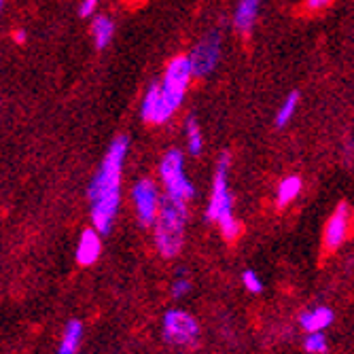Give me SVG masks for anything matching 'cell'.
<instances>
[{"instance_id":"obj_17","label":"cell","mask_w":354,"mask_h":354,"mask_svg":"<svg viewBox=\"0 0 354 354\" xmlns=\"http://www.w3.org/2000/svg\"><path fill=\"white\" fill-rule=\"evenodd\" d=\"M185 136H187V149L191 155H200L202 147H204V138H202V127L198 123V119L189 115L185 121Z\"/></svg>"},{"instance_id":"obj_23","label":"cell","mask_w":354,"mask_h":354,"mask_svg":"<svg viewBox=\"0 0 354 354\" xmlns=\"http://www.w3.org/2000/svg\"><path fill=\"white\" fill-rule=\"evenodd\" d=\"M331 3H333V0H308V3H306V7H308L310 11H320V9L329 7Z\"/></svg>"},{"instance_id":"obj_10","label":"cell","mask_w":354,"mask_h":354,"mask_svg":"<svg viewBox=\"0 0 354 354\" xmlns=\"http://www.w3.org/2000/svg\"><path fill=\"white\" fill-rule=\"evenodd\" d=\"M333 320H335V312L329 306H314L299 314L297 323L306 333H312V331H327L333 325Z\"/></svg>"},{"instance_id":"obj_18","label":"cell","mask_w":354,"mask_h":354,"mask_svg":"<svg viewBox=\"0 0 354 354\" xmlns=\"http://www.w3.org/2000/svg\"><path fill=\"white\" fill-rule=\"evenodd\" d=\"M297 104H299V93L297 91H291L284 98V102L280 104L278 113H276V127H284L288 121L293 119V115L297 111Z\"/></svg>"},{"instance_id":"obj_8","label":"cell","mask_w":354,"mask_h":354,"mask_svg":"<svg viewBox=\"0 0 354 354\" xmlns=\"http://www.w3.org/2000/svg\"><path fill=\"white\" fill-rule=\"evenodd\" d=\"M132 202L136 208V216L140 221L142 227H151L157 218L159 212V204H162V198H159V191L155 187V183L151 178H140L134 189H132Z\"/></svg>"},{"instance_id":"obj_3","label":"cell","mask_w":354,"mask_h":354,"mask_svg":"<svg viewBox=\"0 0 354 354\" xmlns=\"http://www.w3.org/2000/svg\"><path fill=\"white\" fill-rule=\"evenodd\" d=\"M155 227V246L166 259H174L185 246V227H187V204L164 198L159 204Z\"/></svg>"},{"instance_id":"obj_5","label":"cell","mask_w":354,"mask_h":354,"mask_svg":"<svg viewBox=\"0 0 354 354\" xmlns=\"http://www.w3.org/2000/svg\"><path fill=\"white\" fill-rule=\"evenodd\" d=\"M159 176H162L164 189H166V198L187 204L196 196V187L187 178L185 174V155L178 149H170L162 164H159Z\"/></svg>"},{"instance_id":"obj_20","label":"cell","mask_w":354,"mask_h":354,"mask_svg":"<svg viewBox=\"0 0 354 354\" xmlns=\"http://www.w3.org/2000/svg\"><path fill=\"white\" fill-rule=\"evenodd\" d=\"M242 284H244L246 291L252 293V295L263 293V282H261L259 274L252 272V270H244V272H242Z\"/></svg>"},{"instance_id":"obj_24","label":"cell","mask_w":354,"mask_h":354,"mask_svg":"<svg viewBox=\"0 0 354 354\" xmlns=\"http://www.w3.org/2000/svg\"><path fill=\"white\" fill-rule=\"evenodd\" d=\"M13 41L19 43V45L26 43V30H15V32H13Z\"/></svg>"},{"instance_id":"obj_4","label":"cell","mask_w":354,"mask_h":354,"mask_svg":"<svg viewBox=\"0 0 354 354\" xmlns=\"http://www.w3.org/2000/svg\"><path fill=\"white\" fill-rule=\"evenodd\" d=\"M191 77H193V71H191L189 55H174L168 62L164 79L159 81V87H162V106H159L157 125H162L174 117V113L183 104Z\"/></svg>"},{"instance_id":"obj_12","label":"cell","mask_w":354,"mask_h":354,"mask_svg":"<svg viewBox=\"0 0 354 354\" xmlns=\"http://www.w3.org/2000/svg\"><path fill=\"white\" fill-rule=\"evenodd\" d=\"M259 9H261V0H240L236 13H234V26L242 35H248V32L254 28V21L259 17Z\"/></svg>"},{"instance_id":"obj_25","label":"cell","mask_w":354,"mask_h":354,"mask_svg":"<svg viewBox=\"0 0 354 354\" xmlns=\"http://www.w3.org/2000/svg\"><path fill=\"white\" fill-rule=\"evenodd\" d=\"M5 3L7 0H0V13H3V9H5Z\"/></svg>"},{"instance_id":"obj_11","label":"cell","mask_w":354,"mask_h":354,"mask_svg":"<svg viewBox=\"0 0 354 354\" xmlns=\"http://www.w3.org/2000/svg\"><path fill=\"white\" fill-rule=\"evenodd\" d=\"M102 254V236L95 230H85L77 244V263L83 268L93 266Z\"/></svg>"},{"instance_id":"obj_16","label":"cell","mask_w":354,"mask_h":354,"mask_svg":"<svg viewBox=\"0 0 354 354\" xmlns=\"http://www.w3.org/2000/svg\"><path fill=\"white\" fill-rule=\"evenodd\" d=\"M299 193H301V178L299 176H286L278 185V191H276V204H278V208H284L291 202H295Z\"/></svg>"},{"instance_id":"obj_13","label":"cell","mask_w":354,"mask_h":354,"mask_svg":"<svg viewBox=\"0 0 354 354\" xmlns=\"http://www.w3.org/2000/svg\"><path fill=\"white\" fill-rule=\"evenodd\" d=\"M83 323L79 318H73L66 323L62 331V339H59V346H57V354H79V348H81V342H83Z\"/></svg>"},{"instance_id":"obj_14","label":"cell","mask_w":354,"mask_h":354,"mask_svg":"<svg viewBox=\"0 0 354 354\" xmlns=\"http://www.w3.org/2000/svg\"><path fill=\"white\" fill-rule=\"evenodd\" d=\"M159 106H162V87L159 83H151L142 104H140V115L147 123H155L157 125V117H159Z\"/></svg>"},{"instance_id":"obj_6","label":"cell","mask_w":354,"mask_h":354,"mask_svg":"<svg viewBox=\"0 0 354 354\" xmlns=\"http://www.w3.org/2000/svg\"><path fill=\"white\" fill-rule=\"evenodd\" d=\"M200 323L198 318L187 310L172 308L164 314L162 335L170 346L176 348H196L200 342Z\"/></svg>"},{"instance_id":"obj_9","label":"cell","mask_w":354,"mask_h":354,"mask_svg":"<svg viewBox=\"0 0 354 354\" xmlns=\"http://www.w3.org/2000/svg\"><path fill=\"white\" fill-rule=\"evenodd\" d=\"M348 227H350V212L348 204H339L333 214L329 216L325 225V234H323V244L327 250H337L346 238H348Z\"/></svg>"},{"instance_id":"obj_15","label":"cell","mask_w":354,"mask_h":354,"mask_svg":"<svg viewBox=\"0 0 354 354\" xmlns=\"http://www.w3.org/2000/svg\"><path fill=\"white\" fill-rule=\"evenodd\" d=\"M115 35V24L111 17L106 15H98L91 24V37H93V45L95 49H106L113 41Z\"/></svg>"},{"instance_id":"obj_19","label":"cell","mask_w":354,"mask_h":354,"mask_svg":"<svg viewBox=\"0 0 354 354\" xmlns=\"http://www.w3.org/2000/svg\"><path fill=\"white\" fill-rule=\"evenodd\" d=\"M304 350L306 354H327L329 352V339L325 331H312L304 337Z\"/></svg>"},{"instance_id":"obj_2","label":"cell","mask_w":354,"mask_h":354,"mask_svg":"<svg viewBox=\"0 0 354 354\" xmlns=\"http://www.w3.org/2000/svg\"><path fill=\"white\" fill-rule=\"evenodd\" d=\"M227 174H230V153H223L218 157V164H216V172H214V180H212V193H210V200L206 206V218L210 223L218 225L221 236L225 240L234 242L242 234V225L234 216V198L230 193Z\"/></svg>"},{"instance_id":"obj_1","label":"cell","mask_w":354,"mask_h":354,"mask_svg":"<svg viewBox=\"0 0 354 354\" xmlns=\"http://www.w3.org/2000/svg\"><path fill=\"white\" fill-rule=\"evenodd\" d=\"M127 149H130V138L123 134L117 136L111 142L98 172L91 178L87 189V198L91 204V223L93 230L100 236H109L113 232V223L119 212L121 176H123Z\"/></svg>"},{"instance_id":"obj_21","label":"cell","mask_w":354,"mask_h":354,"mask_svg":"<svg viewBox=\"0 0 354 354\" xmlns=\"http://www.w3.org/2000/svg\"><path fill=\"white\" fill-rule=\"evenodd\" d=\"M189 291H191V280H189L187 276H178V278L172 282V286H170V295H172V299H183V297L189 295Z\"/></svg>"},{"instance_id":"obj_7","label":"cell","mask_w":354,"mask_h":354,"mask_svg":"<svg viewBox=\"0 0 354 354\" xmlns=\"http://www.w3.org/2000/svg\"><path fill=\"white\" fill-rule=\"evenodd\" d=\"M221 59V35L218 30H212L204 39L196 43L189 53L193 77H208Z\"/></svg>"},{"instance_id":"obj_22","label":"cell","mask_w":354,"mask_h":354,"mask_svg":"<svg viewBox=\"0 0 354 354\" xmlns=\"http://www.w3.org/2000/svg\"><path fill=\"white\" fill-rule=\"evenodd\" d=\"M95 7H98V0H81L79 15L81 17H91L95 13Z\"/></svg>"}]
</instances>
